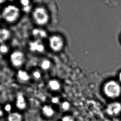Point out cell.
I'll use <instances>...</instances> for the list:
<instances>
[{
	"label": "cell",
	"instance_id": "obj_1",
	"mask_svg": "<svg viewBox=\"0 0 121 121\" xmlns=\"http://www.w3.org/2000/svg\"><path fill=\"white\" fill-rule=\"evenodd\" d=\"M20 15V11L18 7L13 5L6 6L3 9L1 17L7 22L13 23L17 20Z\"/></svg>",
	"mask_w": 121,
	"mask_h": 121
},
{
	"label": "cell",
	"instance_id": "obj_2",
	"mask_svg": "<svg viewBox=\"0 0 121 121\" xmlns=\"http://www.w3.org/2000/svg\"><path fill=\"white\" fill-rule=\"evenodd\" d=\"M103 90L105 96L110 99H117L121 94V86L114 80H111L105 83Z\"/></svg>",
	"mask_w": 121,
	"mask_h": 121
},
{
	"label": "cell",
	"instance_id": "obj_3",
	"mask_svg": "<svg viewBox=\"0 0 121 121\" xmlns=\"http://www.w3.org/2000/svg\"><path fill=\"white\" fill-rule=\"evenodd\" d=\"M32 17L35 22L40 26L47 24L49 19L48 12L42 7H37L35 9L33 12Z\"/></svg>",
	"mask_w": 121,
	"mask_h": 121
},
{
	"label": "cell",
	"instance_id": "obj_4",
	"mask_svg": "<svg viewBox=\"0 0 121 121\" xmlns=\"http://www.w3.org/2000/svg\"><path fill=\"white\" fill-rule=\"evenodd\" d=\"M25 60V54L21 50H14L10 55V62L12 66L15 68H20L22 67L24 64Z\"/></svg>",
	"mask_w": 121,
	"mask_h": 121
},
{
	"label": "cell",
	"instance_id": "obj_5",
	"mask_svg": "<svg viewBox=\"0 0 121 121\" xmlns=\"http://www.w3.org/2000/svg\"><path fill=\"white\" fill-rule=\"evenodd\" d=\"M49 42L50 47L55 52H60L64 45L63 39L60 36L57 35L51 36L49 39Z\"/></svg>",
	"mask_w": 121,
	"mask_h": 121
},
{
	"label": "cell",
	"instance_id": "obj_6",
	"mask_svg": "<svg viewBox=\"0 0 121 121\" xmlns=\"http://www.w3.org/2000/svg\"><path fill=\"white\" fill-rule=\"evenodd\" d=\"M106 111L109 116H117L121 112V103L118 102L110 103L107 107Z\"/></svg>",
	"mask_w": 121,
	"mask_h": 121
},
{
	"label": "cell",
	"instance_id": "obj_7",
	"mask_svg": "<svg viewBox=\"0 0 121 121\" xmlns=\"http://www.w3.org/2000/svg\"><path fill=\"white\" fill-rule=\"evenodd\" d=\"M30 50L34 52L42 53L44 50V46L40 40L31 41L29 44Z\"/></svg>",
	"mask_w": 121,
	"mask_h": 121
},
{
	"label": "cell",
	"instance_id": "obj_8",
	"mask_svg": "<svg viewBox=\"0 0 121 121\" xmlns=\"http://www.w3.org/2000/svg\"><path fill=\"white\" fill-rule=\"evenodd\" d=\"M41 112L45 118H50L55 114V111L52 106L50 104H45L42 107Z\"/></svg>",
	"mask_w": 121,
	"mask_h": 121
},
{
	"label": "cell",
	"instance_id": "obj_9",
	"mask_svg": "<svg viewBox=\"0 0 121 121\" xmlns=\"http://www.w3.org/2000/svg\"><path fill=\"white\" fill-rule=\"evenodd\" d=\"M47 86L50 91L53 92H57L60 91L62 85L59 80L55 79H52L48 81Z\"/></svg>",
	"mask_w": 121,
	"mask_h": 121
},
{
	"label": "cell",
	"instance_id": "obj_10",
	"mask_svg": "<svg viewBox=\"0 0 121 121\" xmlns=\"http://www.w3.org/2000/svg\"><path fill=\"white\" fill-rule=\"evenodd\" d=\"M11 33L9 29L0 28V45L5 43L10 38Z\"/></svg>",
	"mask_w": 121,
	"mask_h": 121
},
{
	"label": "cell",
	"instance_id": "obj_11",
	"mask_svg": "<svg viewBox=\"0 0 121 121\" xmlns=\"http://www.w3.org/2000/svg\"><path fill=\"white\" fill-rule=\"evenodd\" d=\"M27 102L24 96L22 94H18L16 101V107L20 110H24L26 108L27 106Z\"/></svg>",
	"mask_w": 121,
	"mask_h": 121
},
{
	"label": "cell",
	"instance_id": "obj_12",
	"mask_svg": "<svg viewBox=\"0 0 121 121\" xmlns=\"http://www.w3.org/2000/svg\"><path fill=\"white\" fill-rule=\"evenodd\" d=\"M17 77L19 81L23 82H27L30 78L29 74L26 71L22 70H20L18 71Z\"/></svg>",
	"mask_w": 121,
	"mask_h": 121
},
{
	"label": "cell",
	"instance_id": "obj_13",
	"mask_svg": "<svg viewBox=\"0 0 121 121\" xmlns=\"http://www.w3.org/2000/svg\"><path fill=\"white\" fill-rule=\"evenodd\" d=\"M32 35L37 40L45 38L47 36V33L46 31L44 30L39 28H35L32 31Z\"/></svg>",
	"mask_w": 121,
	"mask_h": 121
},
{
	"label": "cell",
	"instance_id": "obj_14",
	"mask_svg": "<svg viewBox=\"0 0 121 121\" xmlns=\"http://www.w3.org/2000/svg\"><path fill=\"white\" fill-rule=\"evenodd\" d=\"M59 106L60 112L66 113L70 110L71 105L70 103L68 101H62Z\"/></svg>",
	"mask_w": 121,
	"mask_h": 121
},
{
	"label": "cell",
	"instance_id": "obj_15",
	"mask_svg": "<svg viewBox=\"0 0 121 121\" xmlns=\"http://www.w3.org/2000/svg\"><path fill=\"white\" fill-rule=\"evenodd\" d=\"M22 115L17 112L11 113L8 117V121H22Z\"/></svg>",
	"mask_w": 121,
	"mask_h": 121
},
{
	"label": "cell",
	"instance_id": "obj_16",
	"mask_svg": "<svg viewBox=\"0 0 121 121\" xmlns=\"http://www.w3.org/2000/svg\"><path fill=\"white\" fill-rule=\"evenodd\" d=\"M9 49H10L8 45L5 43L0 45V54L1 55L8 53Z\"/></svg>",
	"mask_w": 121,
	"mask_h": 121
},
{
	"label": "cell",
	"instance_id": "obj_17",
	"mask_svg": "<svg viewBox=\"0 0 121 121\" xmlns=\"http://www.w3.org/2000/svg\"><path fill=\"white\" fill-rule=\"evenodd\" d=\"M50 101L52 105L59 106L62 101L60 97L58 96H54L51 97Z\"/></svg>",
	"mask_w": 121,
	"mask_h": 121
},
{
	"label": "cell",
	"instance_id": "obj_18",
	"mask_svg": "<svg viewBox=\"0 0 121 121\" xmlns=\"http://www.w3.org/2000/svg\"><path fill=\"white\" fill-rule=\"evenodd\" d=\"M50 66H51V63L48 60H44L41 63V67L44 70H46L49 69Z\"/></svg>",
	"mask_w": 121,
	"mask_h": 121
},
{
	"label": "cell",
	"instance_id": "obj_19",
	"mask_svg": "<svg viewBox=\"0 0 121 121\" xmlns=\"http://www.w3.org/2000/svg\"><path fill=\"white\" fill-rule=\"evenodd\" d=\"M32 77L35 80L38 81L41 79L42 74L38 70H35L32 72Z\"/></svg>",
	"mask_w": 121,
	"mask_h": 121
},
{
	"label": "cell",
	"instance_id": "obj_20",
	"mask_svg": "<svg viewBox=\"0 0 121 121\" xmlns=\"http://www.w3.org/2000/svg\"><path fill=\"white\" fill-rule=\"evenodd\" d=\"M60 121H75V119L72 115L65 114L61 117Z\"/></svg>",
	"mask_w": 121,
	"mask_h": 121
},
{
	"label": "cell",
	"instance_id": "obj_21",
	"mask_svg": "<svg viewBox=\"0 0 121 121\" xmlns=\"http://www.w3.org/2000/svg\"><path fill=\"white\" fill-rule=\"evenodd\" d=\"M20 4L22 7H23L30 5V1L28 0H23L20 1Z\"/></svg>",
	"mask_w": 121,
	"mask_h": 121
},
{
	"label": "cell",
	"instance_id": "obj_22",
	"mask_svg": "<svg viewBox=\"0 0 121 121\" xmlns=\"http://www.w3.org/2000/svg\"><path fill=\"white\" fill-rule=\"evenodd\" d=\"M12 107L11 105L9 104H6L4 107V110L6 112H10L12 110Z\"/></svg>",
	"mask_w": 121,
	"mask_h": 121
},
{
	"label": "cell",
	"instance_id": "obj_23",
	"mask_svg": "<svg viewBox=\"0 0 121 121\" xmlns=\"http://www.w3.org/2000/svg\"><path fill=\"white\" fill-rule=\"evenodd\" d=\"M30 9H31V7H30V5L22 7L23 10L24 12H26V13H27V12L30 11Z\"/></svg>",
	"mask_w": 121,
	"mask_h": 121
},
{
	"label": "cell",
	"instance_id": "obj_24",
	"mask_svg": "<svg viewBox=\"0 0 121 121\" xmlns=\"http://www.w3.org/2000/svg\"><path fill=\"white\" fill-rule=\"evenodd\" d=\"M4 113L3 110L0 108V117H1L3 115Z\"/></svg>",
	"mask_w": 121,
	"mask_h": 121
},
{
	"label": "cell",
	"instance_id": "obj_25",
	"mask_svg": "<svg viewBox=\"0 0 121 121\" xmlns=\"http://www.w3.org/2000/svg\"><path fill=\"white\" fill-rule=\"evenodd\" d=\"M119 80L121 82V72L119 73Z\"/></svg>",
	"mask_w": 121,
	"mask_h": 121
},
{
	"label": "cell",
	"instance_id": "obj_26",
	"mask_svg": "<svg viewBox=\"0 0 121 121\" xmlns=\"http://www.w3.org/2000/svg\"><path fill=\"white\" fill-rule=\"evenodd\" d=\"M2 55L0 54V65L1 64V61H2Z\"/></svg>",
	"mask_w": 121,
	"mask_h": 121
},
{
	"label": "cell",
	"instance_id": "obj_27",
	"mask_svg": "<svg viewBox=\"0 0 121 121\" xmlns=\"http://www.w3.org/2000/svg\"><path fill=\"white\" fill-rule=\"evenodd\" d=\"M5 1V0H0V4L4 3Z\"/></svg>",
	"mask_w": 121,
	"mask_h": 121
}]
</instances>
